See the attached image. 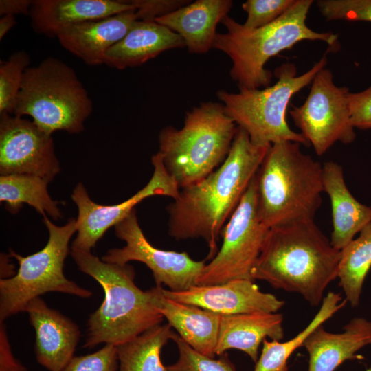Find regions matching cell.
<instances>
[{"label": "cell", "mask_w": 371, "mask_h": 371, "mask_svg": "<svg viewBox=\"0 0 371 371\" xmlns=\"http://www.w3.org/2000/svg\"><path fill=\"white\" fill-rule=\"evenodd\" d=\"M270 146L254 144L247 132L238 126L224 161L203 179L181 188L167 206L169 236L176 240L203 238L210 249L205 260L212 259L226 223Z\"/></svg>", "instance_id": "6da1fadb"}, {"label": "cell", "mask_w": 371, "mask_h": 371, "mask_svg": "<svg viewBox=\"0 0 371 371\" xmlns=\"http://www.w3.org/2000/svg\"><path fill=\"white\" fill-rule=\"evenodd\" d=\"M340 257L314 220L278 226L269 229L251 279L298 293L315 307L337 278Z\"/></svg>", "instance_id": "7a4b0ae2"}, {"label": "cell", "mask_w": 371, "mask_h": 371, "mask_svg": "<svg viewBox=\"0 0 371 371\" xmlns=\"http://www.w3.org/2000/svg\"><path fill=\"white\" fill-rule=\"evenodd\" d=\"M78 269L97 281L104 293L100 307L89 315L84 347L118 346L159 325L163 315L155 304L156 286L140 289L133 266L104 262L89 251L71 247Z\"/></svg>", "instance_id": "3957f363"}, {"label": "cell", "mask_w": 371, "mask_h": 371, "mask_svg": "<svg viewBox=\"0 0 371 371\" xmlns=\"http://www.w3.org/2000/svg\"><path fill=\"white\" fill-rule=\"evenodd\" d=\"M313 3L312 0H295L277 20L256 29L246 28L229 15L222 20L227 32L216 34L212 48L231 59L229 75L238 88L269 86L273 75L265 68L267 62L300 41H324L328 45V52L339 48L337 34L317 32L308 27L306 21Z\"/></svg>", "instance_id": "277c9868"}, {"label": "cell", "mask_w": 371, "mask_h": 371, "mask_svg": "<svg viewBox=\"0 0 371 371\" xmlns=\"http://www.w3.org/2000/svg\"><path fill=\"white\" fill-rule=\"evenodd\" d=\"M302 144H271L256 175L258 212L269 229L313 221L324 192L322 166Z\"/></svg>", "instance_id": "5b68a950"}, {"label": "cell", "mask_w": 371, "mask_h": 371, "mask_svg": "<svg viewBox=\"0 0 371 371\" xmlns=\"http://www.w3.org/2000/svg\"><path fill=\"white\" fill-rule=\"evenodd\" d=\"M237 127L221 102L210 101L188 111L182 128L161 129L159 153L180 189L203 179L224 161Z\"/></svg>", "instance_id": "8992f818"}, {"label": "cell", "mask_w": 371, "mask_h": 371, "mask_svg": "<svg viewBox=\"0 0 371 371\" xmlns=\"http://www.w3.org/2000/svg\"><path fill=\"white\" fill-rule=\"evenodd\" d=\"M327 52L302 75H297L295 64L284 63L274 71L277 79L274 85L261 89L238 88V93L219 90L217 98L227 115L247 132L254 144L264 146L290 141L308 146L303 135L289 127L286 109L292 97L326 67Z\"/></svg>", "instance_id": "52a82bcc"}, {"label": "cell", "mask_w": 371, "mask_h": 371, "mask_svg": "<svg viewBox=\"0 0 371 371\" xmlns=\"http://www.w3.org/2000/svg\"><path fill=\"white\" fill-rule=\"evenodd\" d=\"M92 110V101L74 69L48 57L25 69L13 114L31 117L51 135L57 131L79 133Z\"/></svg>", "instance_id": "ba28073f"}, {"label": "cell", "mask_w": 371, "mask_h": 371, "mask_svg": "<svg viewBox=\"0 0 371 371\" xmlns=\"http://www.w3.org/2000/svg\"><path fill=\"white\" fill-rule=\"evenodd\" d=\"M43 222L49 239L42 249L27 256L10 251L19 267L12 277L0 280V322L25 311L31 300L47 292L82 298L92 295L89 290L68 280L63 272L69 240L77 232L76 219L70 218L65 225L57 226L45 215Z\"/></svg>", "instance_id": "9c48e42d"}, {"label": "cell", "mask_w": 371, "mask_h": 371, "mask_svg": "<svg viewBox=\"0 0 371 371\" xmlns=\"http://www.w3.org/2000/svg\"><path fill=\"white\" fill-rule=\"evenodd\" d=\"M269 230L258 215L254 176L222 231L223 240L220 249L212 261L205 265L196 285L252 280L251 271Z\"/></svg>", "instance_id": "30bf717a"}, {"label": "cell", "mask_w": 371, "mask_h": 371, "mask_svg": "<svg viewBox=\"0 0 371 371\" xmlns=\"http://www.w3.org/2000/svg\"><path fill=\"white\" fill-rule=\"evenodd\" d=\"M349 89L333 82L332 72L322 68L314 77L309 94L289 113L301 134L317 155L335 143L350 144L356 137L349 108Z\"/></svg>", "instance_id": "8fae6325"}, {"label": "cell", "mask_w": 371, "mask_h": 371, "mask_svg": "<svg viewBox=\"0 0 371 371\" xmlns=\"http://www.w3.org/2000/svg\"><path fill=\"white\" fill-rule=\"evenodd\" d=\"M116 236L126 243L122 248L109 249L102 260L125 265L139 261L153 273L156 286L166 285L172 291H183L196 285L206 263L196 261L188 253L167 251L151 245L139 225L136 210L115 226Z\"/></svg>", "instance_id": "7c38bea8"}, {"label": "cell", "mask_w": 371, "mask_h": 371, "mask_svg": "<svg viewBox=\"0 0 371 371\" xmlns=\"http://www.w3.org/2000/svg\"><path fill=\"white\" fill-rule=\"evenodd\" d=\"M151 162L154 171L148 183L131 198L119 204H98L90 199L82 183H78L71 194L78 210L77 236L71 247L91 251L110 227H115L125 218L138 203L146 198L161 195L175 199L178 196L180 188L166 170L159 152L152 156Z\"/></svg>", "instance_id": "4fadbf2b"}, {"label": "cell", "mask_w": 371, "mask_h": 371, "mask_svg": "<svg viewBox=\"0 0 371 371\" xmlns=\"http://www.w3.org/2000/svg\"><path fill=\"white\" fill-rule=\"evenodd\" d=\"M0 116L1 175L26 174L52 181L60 168L52 135L32 120Z\"/></svg>", "instance_id": "5bb4252c"}, {"label": "cell", "mask_w": 371, "mask_h": 371, "mask_svg": "<svg viewBox=\"0 0 371 371\" xmlns=\"http://www.w3.org/2000/svg\"><path fill=\"white\" fill-rule=\"evenodd\" d=\"M173 300L199 306L224 315L251 313H278L285 302L262 292L251 279L233 280L214 285H194L183 291L161 288Z\"/></svg>", "instance_id": "9a60e30c"}, {"label": "cell", "mask_w": 371, "mask_h": 371, "mask_svg": "<svg viewBox=\"0 0 371 371\" xmlns=\"http://www.w3.org/2000/svg\"><path fill=\"white\" fill-rule=\"evenodd\" d=\"M25 311L35 330L38 363L49 371H60L74 357L80 335L78 326L40 297L31 300Z\"/></svg>", "instance_id": "2e32d148"}, {"label": "cell", "mask_w": 371, "mask_h": 371, "mask_svg": "<svg viewBox=\"0 0 371 371\" xmlns=\"http://www.w3.org/2000/svg\"><path fill=\"white\" fill-rule=\"evenodd\" d=\"M133 10L130 1L34 0L29 15L36 32L55 38L74 25Z\"/></svg>", "instance_id": "e0dca14e"}, {"label": "cell", "mask_w": 371, "mask_h": 371, "mask_svg": "<svg viewBox=\"0 0 371 371\" xmlns=\"http://www.w3.org/2000/svg\"><path fill=\"white\" fill-rule=\"evenodd\" d=\"M136 10L74 25L56 37L60 45L90 66L104 64L107 51L137 20Z\"/></svg>", "instance_id": "ac0fdd59"}, {"label": "cell", "mask_w": 371, "mask_h": 371, "mask_svg": "<svg viewBox=\"0 0 371 371\" xmlns=\"http://www.w3.org/2000/svg\"><path fill=\"white\" fill-rule=\"evenodd\" d=\"M231 0H196L155 21L179 34L192 54H205L213 47L216 27L229 12Z\"/></svg>", "instance_id": "d6986e66"}, {"label": "cell", "mask_w": 371, "mask_h": 371, "mask_svg": "<svg viewBox=\"0 0 371 371\" xmlns=\"http://www.w3.org/2000/svg\"><path fill=\"white\" fill-rule=\"evenodd\" d=\"M371 344V322L354 317L343 331H326L323 325L315 328L303 346L309 356L308 371H335L342 363L355 357V353Z\"/></svg>", "instance_id": "ffe728a7"}, {"label": "cell", "mask_w": 371, "mask_h": 371, "mask_svg": "<svg viewBox=\"0 0 371 371\" xmlns=\"http://www.w3.org/2000/svg\"><path fill=\"white\" fill-rule=\"evenodd\" d=\"M186 47L184 40L155 21L137 20L106 53L104 64L119 70L143 65L162 52Z\"/></svg>", "instance_id": "44dd1931"}, {"label": "cell", "mask_w": 371, "mask_h": 371, "mask_svg": "<svg viewBox=\"0 0 371 371\" xmlns=\"http://www.w3.org/2000/svg\"><path fill=\"white\" fill-rule=\"evenodd\" d=\"M322 183L332 208L330 243L341 250L371 223V207L361 203L352 196L345 183L342 167L335 161L323 164Z\"/></svg>", "instance_id": "7402d4cb"}, {"label": "cell", "mask_w": 371, "mask_h": 371, "mask_svg": "<svg viewBox=\"0 0 371 371\" xmlns=\"http://www.w3.org/2000/svg\"><path fill=\"white\" fill-rule=\"evenodd\" d=\"M161 288L156 286L157 309L193 349L214 358L222 315L168 298Z\"/></svg>", "instance_id": "603a6c76"}, {"label": "cell", "mask_w": 371, "mask_h": 371, "mask_svg": "<svg viewBox=\"0 0 371 371\" xmlns=\"http://www.w3.org/2000/svg\"><path fill=\"white\" fill-rule=\"evenodd\" d=\"M282 322L283 315L278 312L222 315L216 355L237 349L256 362L259 347L265 339H283Z\"/></svg>", "instance_id": "cb8c5ba5"}, {"label": "cell", "mask_w": 371, "mask_h": 371, "mask_svg": "<svg viewBox=\"0 0 371 371\" xmlns=\"http://www.w3.org/2000/svg\"><path fill=\"white\" fill-rule=\"evenodd\" d=\"M49 181L36 175L12 174L0 177V201L7 210L16 214L23 203L33 207L43 216L54 220L61 218L58 206L61 202L54 201L47 190Z\"/></svg>", "instance_id": "d4e9b609"}, {"label": "cell", "mask_w": 371, "mask_h": 371, "mask_svg": "<svg viewBox=\"0 0 371 371\" xmlns=\"http://www.w3.org/2000/svg\"><path fill=\"white\" fill-rule=\"evenodd\" d=\"M346 302L339 293L329 291L324 297L318 312L311 322L293 338L284 342L265 339L254 371H288V359L293 352L303 346L308 335L342 308Z\"/></svg>", "instance_id": "484cf974"}, {"label": "cell", "mask_w": 371, "mask_h": 371, "mask_svg": "<svg viewBox=\"0 0 371 371\" xmlns=\"http://www.w3.org/2000/svg\"><path fill=\"white\" fill-rule=\"evenodd\" d=\"M173 333L169 324H161L117 346L118 371H166L160 354Z\"/></svg>", "instance_id": "4316f807"}, {"label": "cell", "mask_w": 371, "mask_h": 371, "mask_svg": "<svg viewBox=\"0 0 371 371\" xmlns=\"http://www.w3.org/2000/svg\"><path fill=\"white\" fill-rule=\"evenodd\" d=\"M341 251L337 278L346 300L358 306L365 278L371 268V223Z\"/></svg>", "instance_id": "83f0119b"}, {"label": "cell", "mask_w": 371, "mask_h": 371, "mask_svg": "<svg viewBox=\"0 0 371 371\" xmlns=\"http://www.w3.org/2000/svg\"><path fill=\"white\" fill-rule=\"evenodd\" d=\"M30 63L25 51L13 52L0 62V115L14 113L23 82V74Z\"/></svg>", "instance_id": "f1b7e54d"}, {"label": "cell", "mask_w": 371, "mask_h": 371, "mask_svg": "<svg viewBox=\"0 0 371 371\" xmlns=\"http://www.w3.org/2000/svg\"><path fill=\"white\" fill-rule=\"evenodd\" d=\"M171 339L177 347L179 357L175 363L166 366V371H236L227 355L215 359L203 355L193 349L177 333H173Z\"/></svg>", "instance_id": "f546056e"}, {"label": "cell", "mask_w": 371, "mask_h": 371, "mask_svg": "<svg viewBox=\"0 0 371 371\" xmlns=\"http://www.w3.org/2000/svg\"><path fill=\"white\" fill-rule=\"evenodd\" d=\"M316 4L328 21L371 22V0H319Z\"/></svg>", "instance_id": "4dcf8cb0"}, {"label": "cell", "mask_w": 371, "mask_h": 371, "mask_svg": "<svg viewBox=\"0 0 371 371\" xmlns=\"http://www.w3.org/2000/svg\"><path fill=\"white\" fill-rule=\"evenodd\" d=\"M295 0H247L242 4L247 14L243 25L256 29L267 25L284 14Z\"/></svg>", "instance_id": "1f68e13d"}, {"label": "cell", "mask_w": 371, "mask_h": 371, "mask_svg": "<svg viewBox=\"0 0 371 371\" xmlns=\"http://www.w3.org/2000/svg\"><path fill=\"white\" fill-rule=\"evenodd\" d=\"M117 346L105 344L98 351L73 357L60 371H118Z\"/></svg>", "instance_id": "d6a6232c"}, {"label": "cell", "mask_w": 371, "mask_h": 371, "mask_svg": "<svg viewBox=\"0 0 371 371\" xmlns=\"http://www.w3.org/2000/svg\"><path fill=\"white\" fill-rule=\"evenodd\" d=\"M135 6L137 20L155 21L157 18L170 13L187 4L186 0H131Z\"/></svg>", "instance_id": "836d02e7"}, {"label": "cell", "mask_w": 371, "mask_h": 371, "mask_svg": "<svg viewBox=\"0 0 371 371\" xmlns=\"http://www.w3.org/2000/svg\"><path fill=\"white\" fill-rule=\"evenodd\" d=\"M349 108L355 128L371 129V85L357 93L350 92Z\"/></svg>", "instance_id": "e575fe53"}, {"label": "cell", "mask_w": 371, "mask_h": 371, "mask_svg": "<svg viewBox=\"0 0 371 371\" xmlns=\"http://www.w3.org/2000/svg\"><path fill=\"white\" fill-rule=\"evenodd\" d=\"M0 371H27L12 354L3 322H0Z\"/></svg>", "instance_id": "d590c367"}, {"label": "cell", "mask_w": 371, "mask_h": 371, "mask_svg": "<svg viewBox=\"0 0 371 371\" xmlns=\"http://www.w3.org/2000/svg\"><path fill=\"white\" fill-rule=\"evenodd\" d=\"M33 1L30 0H1L0 14L28 15Z\"/></svg>", "instance_id": "8d00e7d4"}, {"label": "cell", "mask_w": 371, "mask_h": 371, "mask_svg": "<svg viewBox=\"0 0 371 371\" xmlns=\"http://www.w3.org/2000/svg\"><path fill=\"white\" fill-rule=\"evenodd\" d=\"M16 24L15 16L11 14L3 15L0 19V40L1 41L6 34Z\"/></svg>", "instance_id": "74e56055"}, {"label": "cell", "mask_w": 371, "mask_h": 371, "mask_svg": "<svg viewBox=\"0 0 371 371\" xmlns=\"http://www.w3.org/2000/svg\"><path fill=\"white\" fill-rule=\"evenodd\" d=\"M366 371H371V368L367 369Z\"/></svg>", "instance_id": "f35d334b"}]
</instances>
